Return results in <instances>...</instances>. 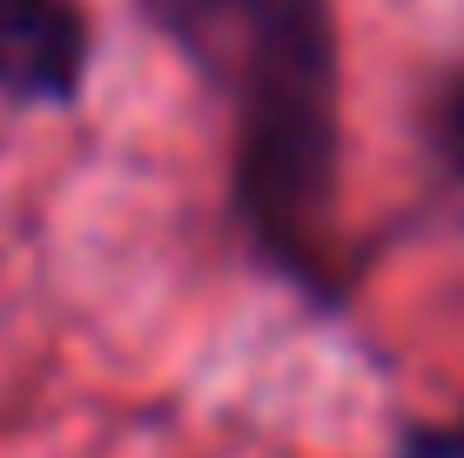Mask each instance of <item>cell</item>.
<instances>
[{
    "instance_id": "obj_1",
    "label": "cell",
    "mask_w": 464,
    "mask_h": 458,
    "mask_svg": "<svg viewBox=\"0 0 464 458\" xmlns=\"http://www.w3.org/2000/svg\"><path fill=\"white\" fill-rule=\"evenodd\" d=\"M243 108V202L269 249L303 257L337 169V54L324 0H169Z\"/></svg>"
},
{
    "instance_id": "obj_2",
    "label": "cell",
    "mask_w": 464,
    "mask_h": 458,
    "mask_svg": "<svg viewBox=\"0 0 464 458\" xmlns=\"http://www.w3.org/2000/svg\"><path fill=\"white\" fill-rule=\"evenodd\" d=\"M88 27L68 0H0V88L61 102L82 82Z\"/></svg>"
},
{
    "instance_id": "obj_3",
    "label": "cell",
    "mask_w": 464,
    "mask_h": 458,
    "mask_svg": "<svg viewBox=\"0 0 464 458\" xmlns=\"http://www.w3.org/2000/svg\"><path fill=\"white\" fill-rule=\"evenodd\" d=\"M438 149H444V162L464 176V74L444 88V102H438Z\"/></svg>"
}]
</instances>
